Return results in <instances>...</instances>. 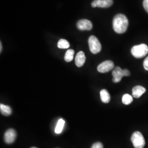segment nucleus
Wrapping results in <instances>:
<instances>
[{
	"mask_svg": "<svg viewBox=\"0 0 148 148\" xmlns=\"http://www.w3.org/2000/svg\"><path fill=\"white\" fill-rule=\"evenodd\" d=\"M128 26L127 17L122 14H118L113 19V28L117 34H123L126 32Z\"/></svg>",
	"mask_w": 148,
	"mask_h": 148,
	"instance_id": "nucleus-1",
	"label": "nucleus"
},
{
	"mask_svg": "<svg viewBox=\"0 0 148 148\" xmlns=\"http://www.w3.org/2000/svg\"><path fill=\"white\" fill-rule=\"evenodd\" d=\"M148 53V46L145 44H140L133 46L131 49V53L136 58H142Z\"/></svg>",
	"mask_w": 148,
	"mask_h": 148,
	"instance_id": "nucleus-2",
	"label": "nucleus"
},
{
	"mask_svg": "<svg viewBox=\"0 0 148 148\" xmlns=\"http://www.w3.org/2000/svg\"><path fill=\"white\" fill-rule=\"evenodd\" d=\"M112 75L113 76L112 81L114 83L119 82L123 76H128L130 75V72L128 69H122L119 66H116L112 71Z\"/></svg>",
	"mask_w": 148,
	"mask_h": 148,
	"instance_id": "nucleus-3",
	"label": "nucleus"
},
{
	"mask_svg": "<svg viewBox=\"0 0 148 148\" xmlns=\"http://www.w3.org/2000/svg\"><path fill=\"white\" fill-rule=\"evenodd\" d=\"M131 141L133 147L135 148H143L145 142L142 134L140 132H135L133 133L131 137Z\"/></svg>",
	"mask_w": 148,
	"mask_h": 148,
	"instance_id": "nucleus-4",
	"label": "nucleus"
},
{
	"mask_svg": "<svg viewBox=\"0 0 148 148\" xmlns=\"http://www.w3.org/2000/svg\"><path fill=\"white\" fill-rule=\"evenodd\" d=\"M88 45L90 51L93 54H97L100 52L101 49V43L97 37L92 35L89 37Z\"/></svg>",
	"mask_w": 148,
	"mask_h": 148,
	"instance_id": "nucleus-5",
	"label": "nucleus"
},
{
	"mask_svg": "<svg viewBox=\"0 0 148 148\" xmlns=\"http://www.w3.org/2000/svg\"><path fill=\"white\" fill-rule=\"evenodd\" d=\"M114 67V64L111 60H106L100 64L98 68V71L101 73H106L111 70Z\"/></svg>",
	"mask_w": 148,
	"mask_h": 148,
	"instance_id": "nucleus-6",
	"label": "nucleus"
},
{
	"mask_svg": "<svg viewBox=\"0 0 148 148\" xmlns=\"http://www.w3.org/2000/svg\"><path fill=\"white\" fill-rule=\"evenodd\" d=\"M16 137V131L12 128L8 129L6 131L4 134V140L7 144H12L14 143Z\"/></svg>",
	"mask_w": 148,
	"mask_h": 148,
	"instance_id": "nucleus-7",
	"label": "nucleus"
},
{
	"mask_svg": "<svg viewBox=\"0 0 148 148\" xmlns=\"http://www.w3.org/2000/svg\"><path fill=\"white\" fill-rule=\"evenodd\" d=\"M112 0H95L92 2L91 5L93 8H108L112 5Z\"/></svg>",
	"mask_w": 148,
	"mask_h": 148,
	"instance_id": "nucleus-8",
	"label": "nucleus"
},
{
	"mask_svg": "<svg viewBox=\"0 0 148 148\" xmlns=\"http://www.w3.org/2000/svg\"><path fill=\"white\" fill-rule=\"evenodd\" d=\"M92 27V23L87 19H81L77 23V27L80 30H90Z\"/></svg>",
	"mask_w": 148,
	"mask_h": 148,
	"instance_id": "nucleus-9",
	"label": "nucleus"
},
{
	"mask_svg": "<svg viewBox=\"0 0 148 148\" xmlns=\"http://www.w3.org/2000/svg\"><path fill=\"white\" fill-rule=\"evenodd\" d=\"M86 61L85 53L82 51H80L77 54L75 58V64L77 67H81L84 65Z\"/></svg>",
	"mask_w": 148,
	"mask_h": 148,
	"instance_id": "nucleus-10",
	"label": "nucleus"
},
{
	"mask_svg": "<svg viewBox=\"0 0 148 148\" xmlns=\"http://www.w3.org/2000/svg\"><path fill=\"white\" fill-rule=\"evenodd\" d=\"M146 90L141 86H137L133 87L132 89L133 97L138 98L140 97L145 92Z\"/></svg>",
	"mask_w": 148,
	"mask_h": 148,
	"instance_id": "nucleus-11",
	"label": "nucleus"
},
{
	"mask_svg": "<svg viewBox=\"0 0 148 148\" xmlns=\"http://www.w3.org/2000/svg\"><path fill=\"white\" fill-rule=\"evenodd\" d=\"M101 101L104 103H108L110 101V96L107 90H102L100 92Z\"/></svg>",
	"mask_w": 148,
	"mask_h": 148,
	"instance_id": "nucleus-12",
	"label": "nucleus"
},
{
	"mask_svg": "<svg viewBox=\"0 0 148 148\" xmlns=\"http://www.w3.org/2000/svg\"><path fill=\"white\" fill-rule=\"evenodd\" d=\"M1 113L5 116H10L12 114V109L10 106H5L3 104H0Z\"/></svg>",
	"mask_w": 148,
	"mask_h": 148,
	"instance_id": "nucleus-13",
	"label": "nucleus"
},
{
	"mask_svg": "<svg viewBox=\"0 0 148 148\" xmlns=\"http://www.w3.org/2000/svg\"><path fill=\"white\" fill-rule=\"evenodd\" d=\"M65 125V121L63 119H60L58 120V121L57 122V124L56 125V127L55 128V133L57 134H59L62 132L63 130L64 126Z\"/></svg>",
	"mask_w": 148,
	"mask_h": 148,
	"instance_id": "nucleus-14",
	"label": "nucleus"
},
{
	"mask_svg": "<svg viewBox=\"0 0 148 148\" xmlns=\"http://www.w3.org/2000/svg\"><path fill=\"white\" fill-rule=\"evenodd\" d=\"M74 52L73 49H69L66 51V52L64 56V59L66 62H70L73 60L74 58Z\"/></svg>",
	"mask_w": 148,
	"mask_h": 148,
	"instance_id": "nucleus-15",
	"label": "nucleus"
},
{
	"mask_svg": "<svg viewBox=\"0 0 148 148\" xmlns=\"http://www.w3.org/2000/svg\"><path fill=\"white\" fill-rule=\"evenodd\" d=\"M122 103L125 105H129L133 101V97L129 94H125L122 98Z\"/></svg>",
	"mask_w": 148,
	"mask_h": 148,
	"instance_id": "nucleus-16",
	"label": "nucleus"
},
{
	"mask_svg": "<svg viewBox=\"0 0 148 148\" xmlns=\"http://www.w3.org/2000/svg\"><path fill=\"white\" fill-rule=\"evenodd\" d=\"M70 47V44L65 39H60L58 42V47L60 49H66Z\"/></svg>",
	"mask_w": 148,
	"mask_h": 148,
	"instance_id": "nucleus-17",
	"label": "nucleus"
},
{
	"mask_svg": "<svg viewBox=\"0 0 148 148\" xmlns=\"http://www.w3.org/2000/svg\"><path fill=\"white\" fill-rule=\"evenodd\" d=\"M91 148H103V145L101 142H96L92 145Z\"/></svg>",
	"mask_w": 148,
	"mask_h": 148,
	"instance_id": "nucleus-18",
	"label": "nucleus"
},
{
	"mask_svg": "<svg viewBox=\"0 0 148 148\" xmlns=\"http://www.w3.org/2000/svg\"><path fill=\"white\" fill-rule=\"evenodd\" d=\"M143 66H144V69L148 71V57L145 59L144 63H143Z\"/></svg>",
	"mask_w": 148,
	"mask_h": 148,
	"instance_id": "nucleus-19",
	"label": "nucleus"
},
{
	"mask_svg": "<svg viewBox=\"0 0 148 148\" xmlns=\"http://www.w3.org/2000/svg\"><path fill=\"white\" fill-rule=\"evenodd\" d=\"M143 6L145 11L148 13V0H144L143 1Z\"/></svg>",
	"mask_w": 148,
	"mask_h": 148,
	"instance_id": "nucleus-20",
	"label": "nucleus"
},
{
	"mask_svg": "<svg viewBox=\"0 0 148 148\" xmlns=\"http://www.w3.org/2000/svg\"><path fill=\"white\" fill-rule=\"evenodd\" d=\"M2 43L1 42H0V52H2Z\"/></svg>",
	"mask_w": 148,
	"mask_h": 148,
	"instance_id": "nucleus-21",
	"label": "nucleus"
},
{
	"mask_svg": "<svg viewBox=\"0 0 148 148\" xmlns=\"http://www.w3.org/2000/svg\"><path fill=\"white\" fill-rule=\"evenodd\" d=\"M36 148V147H32V148Z\"/></svg>",
	"mask_w": 148,
	"mask_h": 148,
	"instance_id": "nucleus-22",
	"label": "nucleus"
}]
</instances>
